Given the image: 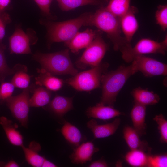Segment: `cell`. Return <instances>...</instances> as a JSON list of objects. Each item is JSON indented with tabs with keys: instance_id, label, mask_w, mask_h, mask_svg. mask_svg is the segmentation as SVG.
Segmentation results:
<instances>
[{
	"instance_id": "obj_1",
	"label": "cell",
	"mask_w": 167,
	"mask_h": 167,
	"mask_svg": "<svg viewBox=\"0 0 167 167\" xmlns=\"http://www.w3.org/2000/svg\"><path fill=\"white\" fill-rule=\"evenodd\" d=\"M88 26H94L105 32L113 44L114 49L120 51L125 47L132 46L121 36L120 18L105 7H101L95 13H91Z\"/></svg>"
},
{
	"instance_id": "obj_2",
	"label": "cell",
	"mask_w": 167,
	"mask_h": 167,
	"mask_svg": "<svg viewBox=\"0 0 167 167\" xmlns=\"http://www.w3.org/2000/svg\"><path fill=\"white\" fill-rule=\"evenodd\" d=\"M136 72L131 64L128 66L121 65L114 71L104 73L101 79L102 94L99 103L113 106L121 89L128 79Z\"/></svg>"
},
{
	"instance_id": "obj_3",
	"label": "cell",
	"mask_w": 167,
	"mask_h": 167,
	"mask_svg": "<svg viewBox=\"0 0 167 167\" xmlns=\"http://www.w3.org/2000/svg\"><path fill=\"white\" fill-rule=\"evenodd\" d=\"M33 58L40 64L42 69L53 75L73 76L78 73L71 60L68 49L50 53L36 52Z\"/></svg>"
},
{
	"instance_id": "obj_4",
	"label": "cell",
	"mask_w": 167,
	"mask_h": 167,
	"mask_svg": "<svg viewBox=\"0 0 167 167\" xmlns=\"http://www.w3.org/2000/svg\"><path fill=\"white\" fill-rule=\"evenodd\" d=\"M91 13H85L69 20L48 22L46 23L49 39L51 42H65L71 40L83 25L88 26Z\"/></svg>"
},
{
	"instance_id": "obj_5",
	"label": "cell",
	"mask_w": 167,
	"mask_h": 167,
	"mask_svg": "<svg viewBox=\"0 0 167 167\" xmlns=\"http://www.w3.org/2000/svg\"><path fill=\"white\" fill-rule=\"evenodd\" d=\"M109 66L108 63L101 62L90 69L78 73L66 82L77 91H91L100 87L102 76Z\"/></svg>"
},
{
	"instance_id": "obj_6",
	"label": "cell",
	"mask_w": 167,
	"mask_h": 167,
	"mask_svg": "<svg viewBox=\"0 0 167 167\" xmlns=\"http://www.w3.org/2000/svg\"><path fill=\"white\" fill-rule=\"evenodd\" d=\"M167 48V38L161 42L147 38L140 40L134 47H125L120 51L123 60L130 63L137 57L148 54H160L165 55Z\"/></svg>"
},
{
	"instance_id": "obj_7",
	"label": "cell",
	"mask_w": 167,
	"mask_h": 167,
	"mask_svg": "<svg viewBox=\"0 0 167 167\" xmlns=\"http://www.w3.org/2000/svg\"><path fill=\"white\" fill-rule=\"evenodd\" d=\"M107 48V45L101 34L97 32L95 38L77 61V67L84 69L88 67L92 68L98 65L101 62Z\"/></svg>"
},
{
	"instance_id": "obj_8",
	"label": "cell",
	"mask_w": 167,
	"mask_h": 167,
	"mask_svg": "<svg viewBox=\"0 0 167 167\" xmlns=\"http://www.w3.org/2000/svg\"><path fill=\"white\" fill-rule=\"evenodd\" d=\"M29 91L28 88L24 89L20 94L11 96L6 101L13 116L25 127L27 126L30 107Z\"/></svg>"
},
{
	"instance_id": "obj_9",
	"label": "cell",
	"mask_w": 167,
	"mask_h": 167,
	"mask_svg": "<svg viewBox=\"0 0 167 167\" xmlns=\"http://www.w3.org/2000/svg\"><path fill=\"white\" fill-rule=\"evenodd\" d=\"M132 62L136 72L140 71L146 77L167 75V65L153 58L142 55L136 57Z\"/></svg>"
},
{
	"instance_id": "obj_10",
	"label": "cell",
	"mask_w": 167,
	"mask_h": 167,
	"mask_svg": "<svg viewBox=\"0 0 167 167\" xmlns=\"http://www.w3.org/2000/svg\"><path fill=\"white\" fill-rule=\"evenodd\" d=\"M138 12L137 8L130 6L126 13L120 18L122 31L126 42L131 45V42L138 28V23L135 16Z\"/></svg>"
},
{
	"instance_id": "obj_11",
	"label": "cell",
	"mask_w": 167,
	"mask_h": 167,
	"mask_svg": "<svg viewBox=\"0 0 167 167\" xmlns=\"http://www.w3.org/2000/svg\"><path fill=\"white\" fill-rule=\"evenodd\" d=\"M9 48L11 54L31 53L30 40L28 36L19 28H17L9 38Z\"/></svg>"
},
{
	"instance_id": "obj_12",
	"label": "cell",
	"mask_w": 167,
	"mask_h": 167,
	"mask_svg": "<svg viewBox=\"0 0 167 167\" xmlns=\"http://www.w3.org/2000/svg\"><path fill=\"white\" fill-rule=\"evenodd\" d=\"M99 150L92 142L88 141L76 147L69 157L72 163L83 164L91 161L93 155Z\"/></svg>"
},
{
	"instance_id": "obj_13",
	"label": "cell",
	"mask_w": 167,
	"mask_h": 167,
	"mask_svg": "<svg viewBox=\"0 0 167 167\" xmlns=\"http://www.w3.org/2000/svg\"><path fill=\"white\" fill-rule=\"evenodd\" d=\"M121 123V119L117 118L112 122L99 124L94 119L90 120L87 123V127L92 132L95 139L106 138L114 134Z\"/></svg>"
},
{
	"instance_id": "obj_14",
	"label": "cell",
	"mask_w": 167,
	"mask_h": 167,
	"mask_svg": "<svg viewBox=\"0 0 167 167\" xmlns=\"http://www.w3.org/2000/svg\"><path fill=\"white\" fill-rule=\"evenodd\" d=\"M97 32L91 29H87L85 31L78 32L70 41L65 42L68 49L73 53L86 48L95 37Z\"/></svg>"
},
{
	"instance_id": "obj_15",
	"label": "cell",
	"mask_w": 167,
	"mask_h": 167,
	"mask_svg": "<svg viewBox=\"0 0 167 167\" xmlns=\"http://www.w3.org/2000/svg\"><path fill=\"white\" fill-rule=\"evenodd\" d=\"M87 116L103 120H107L124 115V113L115 109L113 106L106 105L99 103L88 107L86 112Z\"/></svg>"
},
{
	"instance_id": "obj_16",
	"label": "cell",
	"mask_w": 167,
	"mask_h": 167,
	"mask_svg": "<svg viewBox=\"0 0 167 167\" xmlns=\"http://www.w3.org/2000/svg\"><path fill=\"white\" fill-rule=\"evenodd\" d=\"M146 106L134 102L130 113L133 128L140 136L146 134Z\"/></svg>"
},
{
	"instance_id": "obj_17",
	"label": "cell",
	"mask_w": 167,
	"mask_h": 167,
	"mask_svg": "<svg viewBox=\"0 0 167 167\" xmlns=\"http://www.w3.org/2000/svg\"><path fill=\"white\" fill-rule=\"evenodd\" d=\"M124 138L130 150L140 149L148 152L151 148L146 141H142L140 135L132 127L125 126L123 130Z\"/></svg>"
},
{
	"instance_id": "obj_18",
	"label": "cell",
	"mask_w": 167,
	"mask_h": 167,
	"mask_svg": "<svg viewBox=\"0 0 167 167\" xmlns=\"http://www.w3.org/2000/svg\"><path fill=\"white\" fill-rule=\"evenodd\" d=\"M37 71L39 74L35 78L36 84L44 86L53 91H58L62 87L63 83L62 79L54 76L42 68L38 69Z\"/></svg>"
},
{
	"instance_id": "obj_19",
	"label": "cell",
	"mask_w": 167,
	"mask_h": 167,
	"mask_svg": "<svg viewBox=\"0 0 167 167\" xmlns=\"http://www.w3.org/2000/svg\"><path fill=\"white\" fill-rule=\"evenodd\" d=\"M73 100V97L56 95L50 103V109L56 115L62 117L74 109Z\"/></svg>"
},
{
	"instance_id": "obj_20",
	"label": "cell",
	"mask_w": 167,
	"mask_h": 167,
	"mask_svg": "<svg viewBox=\"0 0 167 167\" xmlns=\"http://www.w3.org/2000/svg\"><path fill=\"white\" fill-rule=\"evenodd\" d=\"M12 124V121L6 117H0V125L10 142L13 145L22 147L24 145L23 137Z\"/></svg>"
},
{
	"instance_id": "obj_21",
	"label": "cell",
	"mask_w": 167,
	"mask_h": 167,
	"mask_svg": "<svg viewBox=\"0 0 167 167\" xmlns=\"http://www.w3.org/2000/svg\"><path fill=\"white\" fill-rule=\"evenodd\" d=\"M134 102L145 106L158 103L160 99L159 96L153 91L140 87L134 89L131 92Z\"/></svg>"
},
{
	"instance_id": "obj_22",
	"label": "cell",
	"mask_w": 167,
	"mask_h": 167,
	"mask_svg": "<svg viewBox=\"0 0 167 167\" xmlns=\"http://www.w3.org/2000/svg\"><path fill=\"white\" fill-rule=\"evenodd\" d=\"M28 163L34 167H41L45 158L40 155L38 152L41 149L40 145L35 141L30 143L29 148L24 145L21 147Z\"/></svg>"
},
{
	"instance_id": "obj_23",
	"label": "cell",
	"mask_w": 167,
	"mask_h": 167,
	"mask_svg": "<svg viewBox=\"0 0 167 167\" xmlns=\"http://www.w3.org/2000/svg\"><path fill=\"white\" fill-rule=\"evenodd\" d=\"M61 132L66 140L75 147L79 146L83 140L82 135L79 129L68 122H65Z\"/></svg>"
},
{
	"instance_id": "obj_24",
	"label": "cell",
	"mask_w": 167,
	"mask_h": 167,
	"mask_svg": "<svg viewBox=\"0 0 167 167\" xmlns=\"http://www.w3.org/2000/svg\"><path fill=\"white\" fill-rule=\"evenodd\" d=\"M149 155L142 150H131L126 153L125 158L126 162L131 166L147 167Z\"/></svg>"
},
{
	"instance_id": "obj_25",
	"label": "cell",
	"mask_w": 167,
	"mask_h": 167,
	"mask_svg": "<svg viewBox=\"0 0 167 167\" xmlns=\"http://www.w3.org/2000/svg\"><path fill=\"white\" fill-rule=\"evenodd\" d=\"M50 91L45 88L39 87L35 89L33 95L29 99L30 106L38 107L45 105L50 102Z\"/></svg>"
},
{
	"instance_id": "obj_26",
	"label": "cell",
	"mask_w": 167,
	"mask_h": 167,
	"mask_svg": "<svg viewBox=\"0 0 167 167\" xmlns=\"http://www.w3.org/2000/svg\"><path fill=\"white\" fill-rule=\"evenodd\" d=\"M60 8L67 11L78 7L88 5H101L105 0H56Z\"/></svg>"
},
{
	"instance_id": "obj_27",
	"label": "cell",
	"mask_w": 167,
	"mask_h": 167,
	"mask_svg": "<svg viewBox=\"0 0 167 167\" xmlns=\"http://www.w3.org/2000/svg\"><path fill=\"white\" fill-rule=\"evenodd\" d=\"M131 0H110L105 8L117 17L120 18L128 10Z\"/></svg>"
},
{
	"instance_id": "obj_28",
	"label": "cell",
	"mask_w": 167,
	"mask_h": 167,
	"mask_svg": "<svg viewBox=\"0 0 167 167\" xmlns=\"http://www.w3.org/2000/svg\"><path fill=\"white\" fill-rule=\"evenodd\" d=\"M5 46L3 44H0V82H4L7 76L14 74L22 65L20 64L16 65L12 68L9 67L6 62L4 55Z\"/></svg>"
},
{
	"instance_id": "obj_29",
	"label": "cell",
	"mask_w": 167,
	"mask_h": 167,
	"mask_svg": "<svg viewBox=\"0 0 167 167\" xmlns=\"http://www.w3.org/2000/svg\"><path fill=\"white\" fill-rule=\"evenodd\" d=\"M27 68L23 65L14 74L11 83L15 87L21 89L28 88L30 81V77L27 73Z\"/></svg>"
},
{
	"instance_id": "obj_30",
	"label": "cell",
	"mask_w": 167,
	"mask_h": 167,
	"mask_svg": "<svg viewBox=\"0 0 167 167\" xmlns=\"http://www.w3.org/2000/svg\"><path fill=\"white\" fill-rule=\"evenodd\" d=\"M153 120L158 125L160 135V141L162 143H167V121L162 114L156 115Z\"/></svg>"
},
{
	"instance_id": "obj_31",
	"label": "cell",
	"mask_w": 167,
	"mask_h": 167,
	"mask_svg": "<svg viewBox=\"0 0 167 167\" xmlns=\"http://www.w3.org/2000/svg\"><path fill=\"white\" fill-rule=\"evenodd\" d=\"M157 23L162 29L165 31L167 28V6L160 5L158 6L155 13Z\"/></svg>"
},
{
	"instance_id": "obj_32",
	"label": "cell",
	"mask_w": 167,
	"mask_h": 167,
	"mask_svg": "<svg viewBox=\"0 0 167 167\" xmlns=\"http://www.w3.org/2000/svg\"><path fill=\"white\" fill-rule=\"evenodd\" d=\"M15 86L11 82H3L0 86V104L6 102L14 92Z\"/></svg>"
},
{
	"instance_id": "obj_33",
	"label": "cell",
	"mask_w": 167,
	"mask_h": 167,
	"mask_svg": "<svg viewBox=\"0 0 167 167\" xmlns=\"http://www.w3.org/2000/svg\"><path fill=\"white\" fill-rule=\"evenodd\" d=\"M147 167H167V155H149Z\"/></svg>"
},
{
	"instance_id": "obj_34",
	"label": "cell",
	"mask_w": 167,
	"mask_h": 167,
	"mask_svg": "<svg viewBox=\"0 0 167 167\" xmlns=\"http://www.w3.org/2000/svg\"><path fill=\"white\" fill-rule=\"evenodd\" d=\"M38 6L46 15L50 16V6L52 0H34Z\"/></svg>"
},
{
	"instance_id": "obj_35",
	"label": "cell",
	"mask_w": 167,
	"mask_h": 167,
	"mask_svg": "<svg viewBox=\"0 0 167 167\" xmlns=\"http://www.w3.org/2000/svg\"><path fill=\"white\" fill-rule=\"evenodd\" d=\"M108 166V164L106 162L104 159L102 158L92 162L88 166L89 167H107Z\"/></svg>"
},
{
	"instance_id": "obj_36",
	"label": "cell",
	"mask_w": 167,
	"mask_h": 167,
	"mask_svg": "<svg viewBox=\"0 0 167 167\" xmlns=\"http://www.w3.org/2000/svg\"><path fill=\"white\" fill-rule=\"evenodd\" d=\"M5 35V26L4 23L0 18V41L4 37Z\"/></svg>"
},
{
	"instance_id": "obj_37",
	"label": "cell",
	"mask_w": 167,
	"mask_h": 167,
	"mask_svg": "<svg viewBox=\"0 0 167 167\" xmlns=\"http://www.w3.org/2000/svg\"><path fill=\"white\" fill-rule=\"evenodd\" d=\"M57 165L45 159L41 167H56Z\"/></svg>"
},
{
	"instance_id": "obj_38",
	"label": "cell",
	"mask_w": 167,
	"mask_h": 167,
	"mask_svg": "<svg viewBox=\"0 0 167 167\" xmlns=\"http://www.w3.org/2000/svg\"><path fill=\"white\" fill-rule=\"evenodd\" d=\"M11 0H0V10L2 11L9 4Z\"/></svg>"
},
{
	"instance_id": "obj_39",
	"label": "cell",
	"mask_w": 167,
	"mask_h": 167,
	"mask_svg": "<svg viewBox=\"0 0 167 167\" xmlns=\"http://www.w3.org/2000/svg\"><path fill=\"white\" fill-rule=\"evenodd\" d=\"M4 167H18L19 165L14 161H10L5 163Z\"/></svg>"
},
{
	"instance_id": "obj_40",
	"label": "cell",
	"mask_w": 167,
	"mask_h": 167,
	"mask_svg": "<svg viewBox=\"0 0 167 167\" xmlns=\"http://www.w3.org/2000/svg\"><path fill=\"white\" fill-rule=\"evenodd\" d=\"M6 163L0 161V167H4Z\"/></svg>"
},
{
	"instance_id": "obj_41",
	"label": "cell",
	"mask_w": 167,
	"mask_h": 167,
	"mask_svg": "<svg viewBox=\"0 0 167 167\" xmlns=\"http://www.w3.org/2000/svg\"><path fill=\"white\" fill-rule=\"evenodd\" d=\"M2 11H1L0 10V13H1V12H2Z\"/></svg>"
}]
</instances>
